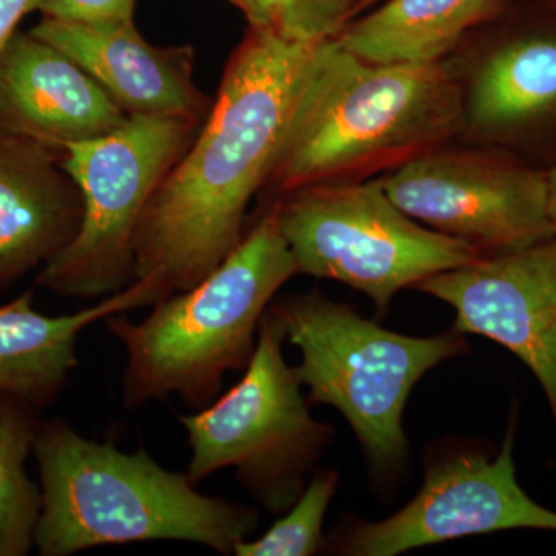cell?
Listing matches in <instances>:
<instances>
[{
	"label": "cell",
	"instance_id": "6da1fadb",
	"mask_svg": "<svg viewBox=\"0 0 556 556\" xmlns=\"http://www.w3.org/2000/svg\"><path fill=\"white\" fill-rule=\"evenodd\" d=\"M317 46L252 28L199 134L142 214L134 281L153 285L164 300L199 285L239 248L249 203L268 182Z\"/></svg>",
	"mask_w": 556,
	"mask_h": 556
},
{
	"label": "cell",
	"instance_id": "7402d4cb",
	"mask_svg": "<svg viewBox=\"0 0 556 556\" xmlns=\"http://www.w3.org/2000/svg\"><path fill=\"white\" fill-rule=\"evenodd\" d=\"M42 0H0V51L17 31V25L31 11L40 9Z\"/></svg>",
	"mask_w": 556,
	"mask_h": 556
},
{
	"label": "cell",
	"instance_id": "ba28073f",
	"mask_svg": "<svg viewBox=\"0 0 556 556\" xmlns=\"http://www.w3.org/2000/svg\"><path fill=\"white\" fill-rule=\"evenodd\" d=\"M274 208L298 274L364 292L380 314L402 289L484 257L464 241L420 226L379 181L305 186Z\"/></svg>",
	"mask_w": 556,
	"mask_h": 556
},
{
	"label": "cell",
	"instance_id": "ac0fdd59",
	"mask_svg": "<svg viewBox=\"0 0 556 556\" xmlns=\"http://www.w3.org/2000/svg\"><path fill=\"white\" fill-rule=\"evenodd\" d=\"M39 424V409L0 396V556H25L35 547L42 492L27 463Z\"/></svg>",
	"mask_w": 556,
	"mask_h": 556
},
{
	"label": "cell",
	"instance_id": "8992f818",
	"mask_svg": "<svg viewBox=\"0 0 556 556\" xmlns=\"http://www.w3.org/2000/svg\"><path fill=\"white\" fill-rule=\"evenodd\" d=\"M285 329L268 308L240 382L207 407L177 416L188 434L190 481L199 485L232 468L249 495L273 515H283L299 500L334 433L311 416L298 369L285 358Z\"/></svg>",
	"mask_w": 556,
	"mask_h": 556
},
{
	"label": "cell",
	"instance_id": "9c48e42d",
	"mask_svg": "<svg viewBox=\"0 0 556 556\" xmlns=\"http://www.w3.org/2000/svg\"><path fill=\"white\" fill-rule=\"evenodd\" d=\"M401 211L427 228L504 254L556 236L547 175L473 153L431 152L378 179Z\"/></svg>",
	"mask_w": 556,
	"mask_h": 556
},
{
	"label": "cell",
	"instance_id": "5bb4252c",
	"mask_svg": "<svg viewBox=\"0 0 556 556\" xmlns=\"http://www.w3.org/2000/svg\"><path fill=\"white\" fill-rule=\"evenodd\" d=\"M54 152L0 130V291L42 268L83 225V195Z\"/></svg>",
	"mask_w": 556,
	"mask_h": 556
},
{
	"label": "cell",
	"instance_id": "ffe728a7",
	"mask_svg": "<svg viewBox=\"0 0 556 556\" xmlns=\"http://www.w3.org/2000/svg\"><path fill=\"white\" fill-rule=\"evenodd\" d=\"M273 31L291 42L320 43L343 31L351 0H269Z\"/></svg>",
	"mask_w": 556,
	"mask_h": 556
},
{
	"label": "cell",
	"instance_id": "4fadbf2b",
	"mask_svg": "<svg viewBox=\"0 0 556 556\" xmlns=\"http://www.w3.org/2000/svg\"><path fill=\"white\" fill-rule=\"evenodd\" d=\"M127 118L72 58L30 31L14 33L0 51V130L61 152Z\"/></svg>",
	"mask_w": 556,
	"mask_h": 556
},
{
	"label": "cell",
	"instance_id": "2e32d148",
	"mask_svg": "<svg viewBox=\"0 0 556 556\" xmlns=\"http://www.w3.org/2000/svg\"><path fill=\"white\" fill-rule=\"evenodd\" d=\"M497 9L500 0H388L336 40L369 62L434 64Z\"/></svg>",
	"mask_w": 556,
	"mask_h": 556
},
{
	"label": "cell",
	"instance_id": "44dd1931",
	"mask_svg": "<svg viewBox=\"0 0 556 556\" xmlns=\"http://www.w3.org/2000/svg\"><path fill=\"white\" fill-rule=\"evenodd\" d=\"M137 0H42L40 11L50 20L101 24L134 20Z\"/></svg>",
	"mask_w": 556,
	"mask_h": 556
},
{
	"label": "cell",
	"instance_id": "5b68a950",
	"mask_svg": "<svg viewBox=\"0 0 556 556\" xmlns=\"http://www.w3.org/2000/svg\"><path fill=\"white\" fill-rule=\"evenodd\" d=\"M269 309L302 354L295 369L308 402L345 417L376 478L401 477L409 466L402 426L409 394L430 369L467 350L463 334H399L318 291L278 299Z\"/></svg>",
	"mask_w": 556,
	"mask_h": 556
},
{
	"label": "cell",
	"instance_id": "603a6c76",
	"mask_svg": "<svg viewBox=\"0 0 556 556\" xmlns=\"http://www.w3.org/2000/svg\"><path fill=\"white\" fill-rule=\"evenodd\" d=\"M233 5L243 11L252 28L273 30V14L269 0H230Z\"/></svg>",
	"mask_w": 556,
	"mask_h": 556
},
{
	"label": "cell",
	"instance_id": "30bf717a",
	"mask_svg": "<svg viewBox=\"0 0 556 556\" xmlns=\"http://www.w3.org/2000/svg\"><path fill=\"white\" fill-rule=\"evenodd\" d=\"M517 416H511L495 459L453 453L431 463L419 493L382 521H358L336 540L348 556H396L415 548L501 530L556 532V511L540 506L518 484L514 460Z\"/></svg>",
	"mask_w": 556,
	"mask_h": 556
},
{
	"label": "cell",
	"instance_id": "7c38bea8",
	"mask_svg": "<svg viewBox=\"0 0 556 556\" xmlns=\"http://www.w3.org/2000/svg\"><path fill=\"white\" fill-rule=\"evenodd\" d=\"M72 58L127 115L206 119L212 101L193 83V50L161 49L134 20L76 24L43 17L30 31Z\"/></svg>",
	"mask_w": 556,
	"mask_h": 556
},
{
	"label": "cell",
	"instance_id": "9a60e30c",
	"mask_svg": "<svg viewBox=\"0 0 556 556\" xmlns=\"http://www.w3.org/2000/svg\"><path fill=\"white\" fill-rule=\"evenodd\" d=\"M161 295L148 281H134L94 305L49 316L33 308V292L0 306V396L42 412L50 407L78 367V339L113 314L153 306Z\"/></svg>",
	"mask_w": 556,
	"mask_h": 556
},
{
	"label": "cell",
	"instance_id": "d6986e66",
	"mask_svg": "<svg viewBox=\"0 0 556 556\" xmlns=\"http://www.w3.org/2000/svg\"><path fill=\"white\" fill-rule=\"evenodd\" d=\"M336 470L314 471L299 500L278 521L255 540L241 541L236 556H311L327 544L324 522L329 504L338 490Z\"/></svg>",
	"mask_w": 556,
	"mask_h": 556
},
{
	"label": "cell",
	"instance_id": "cb8c5ba5",
	"mask_svg": "<svg viewBox=\"0 0 556 556\" xmlns=\"http://www.w3.org/2000/svg\"><path fill=\"white\" fill-rule=\"evenodd\" d=\"M547 208L556 232V167L547 174Z\"/></svg>",
	"mask_w": 556,
	"mask_h": 556
},
{
	"label": "cell",
	"instance_id": "3957f363",
	"mask_svg": "<svg viewBox=\"0 0 556 556\" xmlns=\"http://www.w3.org/2000/svg\"><path fill=\"white\" fill-rule=\"evenodd\" d=\"M295 274L273 207L217 269L161 300L144 320L126 313L104 318L127 354L124 405L135 409L172 394L190 409L212 404L225 376L247 369L263 314Z\"/></svg>",
	"mask_w": 556,
	"mask_h": 556
},
{
	"label": "cell",
	"instance_id": "277c9868",
	"mask_svg": "<svg viewBox=\"0 0 556 556\" xmlns=\"http://www.w3.org/2000/svg\"><path fill=\"white\" fill-rule=\"evenodd\" d=\"M464 105L444 68L361 60L320 42L268 182L283 192L438 144L459 129Z\"/></svg>",
	"mask_w": 556,
	"mask_h": 556
},
{
	"label": "cell",
	"instance_id": "7a4b0ae2",
	"mask_svg": "<svg viewBox=\"0 0 556 556\" xmlns=\"http://www.w3.org/2000/svg\"><path fill=\"white\" fill-rule=\"evenodd\" d=\"M33 455L42 508L40 556L149 541H182L233 555L257 529L255 508L207 496L188 475L161 467L146 450L79 434L62 419L40 420Z\"/></svg>",
	"mask_w": 556,
	"mask_h": 556
},
{
	"label": "cell",
	"instance_id": "e0dca14e",
	"mask_svg": "<svg viewBox=\"0 0 556 556\" xmlns=\"http://www.w3.org/2000/svg\"><path fill=\"white\" fill-rule=\"evenodd\" d=\"M556 110V38L508 43L479 68L466 116L481 130H506Z\"/></svg>",
	"mask_w": 556,
	"mask_h": 556
},
{
	"label": "cell",
	"instance_id": "52a82bcc",
	"mask_svg": "<svg viewBox=\"0 0 556 556\" xmlns=\"http://www.w3.org/2000/svg\"><path fill=\"white\" fill-rule=\"evenodd\" d=\"M204 121L129 115L118 129L61 150L84 203L78 236L40 268L38 285L72 299H104L134 283L135 236L160 182Z\"/></svg>",
	"mask_w": 556,
	"mask_h": 556
},
{
	"label": "cell",
	"instance_id": "8fae6325",
	"mask_svg": "<svg viewBox=\"0 0 556 556\" xmlns=\"http://www.w3.org/2000/svg\"><path fill=\"white\" fill-rule=\"evenodd\" d=\"M456 311L455 331L495 340L543 387L556 424V236L417 283Z\"/></svg>",
	"mask_w": 556,
	"mask_h": 556
}]
</instances>
